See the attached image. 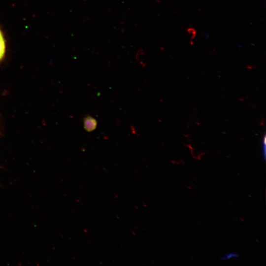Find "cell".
I'll return each instance as SVG.
<instances>
[{"mask_svg":"<svg viewBox=\"0 0 266 266\" xmlns=\"http://www.w3.org/2000/svg\"><path fill=\"white\" fill-rule=\"evenodd\" d=\"M83 126L87 132H92L97 128V121L91 116L87 115L83 119Z\"/></svg>","mask_w":266,"mask_h":266,"instance_id":"obj_1","label":"cell"},{"mask_svg":"<svg viewBox=\"0 0 266 266\" xmlns=\"http://www.w3.org/2000/svg\"><path fill=\"white\" fill-rule=\"evenodd\" d=\"M5 51V41L2 34L1 31L0 30V61L3 57Z\"/></svg>","mask_w":266,"mask_h":266,"instance_id":"obj_2","label":"cell"},{"mask_svg":"<svg viewBox=\"0 0 266 266\" xmlns=\"http://www.w3.org/2000/svg\"><path fill=\"white\" fill-rule=\"evenodd\" d=\"M238 255L235 252H230L227 253L225 256L221 258L222 260H227L233 258H237L238 257Z\"/></svg>","mask_w":266,"mask_h":266,"instance_id":"obj_3","label":"cell"}]
</instances>
